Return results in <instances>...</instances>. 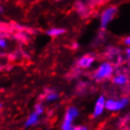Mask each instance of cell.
Returning a JSON list of instances; mask_svg holds the SVG:
<instances>
[{"label": "cell", "mask_w": 130, "mask_h": 130, "mask_svg": "<svg viewBox=\"0 0 130 130\" xmlns=\"http://www.w3.org/2000/svg\"><path fill=\"white\" fill-rule=\"evenodd\" d=\"M105 101H106V99H105L104 96H100L97 99V101H96V103L94 105V108H93V116L94 117H98L104 111Z\"/></svg>", "instance_id": "obj_5"}, {"label": "cell", "mask_w": 130, "mask_h": 130, "mask_svg": "<svg viewBox=\"0 0 130 130\" xmlns=\"http://www.w3.org/2000/svg\"><path fill=\"white\" fill-rule=\"evenodd\" d=\"M65 33V29L64 28H60V27H54V28H51L47 31V34L50 36H59L62 35Z\"/></svg>", "instance_id": "obj_9"}, {"label": "cell", "mask_w": 130, "mask_h": 130, "mask_svg": "<svg viewBox=\"0 0 130 130\" xmlns=\"http://www.w3.org/2000/svg\"><path fill=\"white\" fill-rule=\"evenodd\" d=\"M78 116V110L75 107H71L69 108L66 114H65L63 124H62V130H73L74 127L72 126V123L75 118Z\"/></svg>", "instance_id": "obj_1"}, {"label": "cell", "mask_w": 130, "mask_h": 130, "mask_svg": "<svg viewBox=\"0 0 130 130\" xmlns=\"http://www.w3.org/2000/svg\"><path fill=\"white\" fill-rule=\"evenodd\" d=\"M73 130H88V128L85 126H76V127H74Z\"/></svg>", "instance_id": "obj_13"}, {"label": "cell", "mask_w": 130, "mask_h": 130, "mask_svg": "<svg viewBox=\"0 0 130 130\" xmlns=\"http://www.w3.org/2000/svg\"><path fill=\"white\" fill-rule=\"evenodd\" d=\"M34 112L38 114V115H41V114L43 112V107L41 104H37L35 106V109H34Z\"/></svg>", "instance_id": "obj_11"}, {"label": "cell", "mask_w": 130, "mask_h": 130, "mask_svg": "<svg viewBox=\"0 0 130 130\" xmlns=\"http://www.w3.org/2000/svg\"><path fill=\"white\" fill-rule=\"evenodd\" d=\"M126 42V44L127 45H129V37H127L126 38V41H124V42Z\"/></svg>", "instance_id": "obj_14"}, {"label": "cell", "mask_w": 130, "mask_h": 130, "mask_svg": "<svg viewBox=\"0 0 130 130\" xmlns=\"http://www.w3.org/2000/svg\"><path fill=\"white\" fill-rule=\"evenodd\" d=\"M59 98V95L57 94L56 92L52 91V92H49L47 96H46V101H48V102H53V101L57 100Z\"/></svg>", "instance_id": "obj_10"}, {"label": "cell", "mask_w": 130, "mask_h": 130, "mask_svg": "<svg viewBox=\"0 0 130 130\" xmlns=\"http://www.w3.org/2000/svg\"><path fill=\"white\" fill-rule=\"evenodd\" d=\"M7 45V42L5 39H2L0 38V48H5Z\"/></svg>", "instance_id": "obj_12"}, {"label": "cell", "mask_w": 130, "mask_h": 130, "mask_svg": "<svg viewBox=\"0 0 130 130\" xmlns=\"http://www.w3.org/2000/svg\"><path fill=\"white\" fill-rule=\"evenodd\" d=\"M1 107H2V105L0 104V109H1Z\"/></svg>", "instance_id": "obj_16"}, {"label": "cell", "mask_w": 130, "mask_h": 130, "mask_svg": "<svg viewBox=\"0 0 130 130\" xmlns=\"http://www.w3.org/2000/svg\"><path fill=\"white\" fill-rule=\"evenodd\" d=\"M58 1H59V0H58Z\"/></svg>", "instance_id": "obj_17"}, {"label": "cell", "mask_w": 130, "mask_h": 130, "mask_svg": "<svg viewBox=\"0 0 130 130\" xmlns=\"http://www.w3.org/2000/svg\"><path fill=\"white\" fill-rule=\"evenodd\" d=\"M128 103V100L126 98H123L121 100H113V99H108L105 101V108H107L110 111H117L120 109H123Z\"/></svg>", "instance_id": "obj_3"}, {"label": "cell", "mask_w": 130, "mask_h": 130, "mask_svg": "<svg viewBox=\"0 0 130 130\" xmlns=\"http://www.w3.org/2000/svg\"><path fill=\"white\" fill-rule=\"evenodd\" d=\"M116 12H117L116 7H108L102 12V14H101V27L102 28L107 27V24L113 19Z\"/></svg>", "instance_id": "obj_4"}, {"label": "cell", "mask_w": 130, "mask_h": 130, "mask_svg": "<svg viewBox=\"0 0 130 130\" xmlns=\"http://www.w3.org/2000/svg\"><path fill=\"white\" fill-rule=\"evenodd\" d=\"M93 61H94V59L92 57H91V56H85V57H83V58L79 59L78 65L80 67H82V68H89V67L91 66Z\"/></svg>", "instance_id": "obj_6"}, {"label": "cell", "mask_w": 130, "mask_h": 130, "mask_svg": "<svg viewBox=\"0 0 130 130\" xmlns=\"http://www.w3.org/2000/svg\"><path fill=\"white\" fill-rule=\"evenodd\" d=\"M126 81H127V77L124 75H118L113 78L114 84L120 85V86L124 85L126 83Z\"/></svg>", "instance_id": "obj_8"}, {"label": "cell", "mask_w": 130, "mask_h": 130, "mask_svg": "<svg viewBox=\"0 0 130 130\" xmlns=\"http://www.w3.org/2000/svg\"><path fill=\"white\" fill-rule=\"evenodd\" d=\"M3 10H4V9H3V7L0 5V13H2L3 12Z\"/></svg>", "instance_id": "obj_15"}, {"label": "cell", "mask_w": 130, "mask_h": 130, "mask_svg": "<svg viewBox=\"0 0 130 130\" xmlns=\"http://www.w3.org/2000/svg\"><path fill=\"white\" fill-rule=\"evenodd\" d=\"M113 73V67L112 65L105 62L103 64L100 65V67L97 69V71L95 72L94 78L96 80H103L105 78L110 76Z\"/></svg>", "instance_id": "obj_2"}, {"label": "cell", "mask_w": 130, "mask_h": 130, "mask_svg": "<svg viewBox=\"0 0 130 130\" xmlns=\"http://www.w3.org/2000/svg\"><path fill=\"white\" fill-rule=\"evenodd\" d=\"M39 117L40 115H38L36 112L33 111L32 113H31V115L28 117V119L26 120V124H25V127H30L32 126V125H34V124H36L38 123V121H39Z\"/></svg>", "instance_id": "obj_7"}]
</instances>
